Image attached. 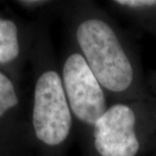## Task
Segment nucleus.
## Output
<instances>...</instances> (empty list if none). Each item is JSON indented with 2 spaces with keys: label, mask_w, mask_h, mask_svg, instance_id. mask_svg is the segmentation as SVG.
Instances as JSON below:
<instances>
[{
  "label": "nucleus",
  "mask_w": 156,
  "mask_h": 156,
  "mask_svg": "<svg viewBox=\"0 0 156 156\" xmlns=\"http://www.w3.org/2000/svg\"><path fill=\"white\" fill-rule=\"evenodd\" d=\"M57 13L112 102L151 98L132 41L107 10L94 1L73 0L60 1Z\"/></svg>",
  "instance_id": "1"
},
{
  "label": "nucleus",
  "mask_w": 156,
  "mask_h": 156,
  "mask_svg": "<svg viewBox=\"0 0 156 156\" xmlns=\"http://www.w3.org/2000/svg\"><path fill=\"white\" fill-rule=\"evenodd\" d=\"M39 18L30 58L33 92L29 113L34 149L38 156H66L75 126L50 35L49 16Z\"/></svg>",
  "instance_id": "2"
},
{
  "label": "nucleus",
  "mask_w": 156,
  "mask_h": 156,
  "mask_svg": "<svg viewBox=\"0 0 156 156\" xmlns=\"http://www.w3.org/2000/svg\"><path fill=\"white\" fill-rule=\"evenodd\" d=\"M83 156H147L156 151V98L112 102L82 147Z\"/></svg>",
  "instance_id": "3"
},
{
  "label": "nucleus",
  "mask_w": 156,
  "mask_h": 156,
  "mask_svg": "<svg viewBox=\"0 0 156 156\" xmlns=\"http://www.w3.org/2000/svg\"><path fill=\"white\" fill-rule=\"evenodd\" d=\"M59 64L65 94L74 120L75 134L81 147H83L93 126L112 102L104 87L72 43H68Z\"/></svg>",
  "instance_id": "4"
},
{
  "label": "nucleus",
  "mask_w": 156,
  "mask_h": 156,
  "mask_svg": "<svg viewBox=\"0 0 156 156\" xmlns=\"http://www.w3.org/2000/svg\"><path fill=\"white\" fill-rule=\"evenodd\" d=\"M34 152L30 113L20 82L0 69V156H32Z\"/></svg>",
  "instance_id": "5"
},
{
  "label": "nucleus",
  "mask_w": 156,
  "mask_h": 156,
  "mask_svg": "<svg viewBox=\"0 0 156 156\" xmlns=\"http://www.w3.org/2000/svg\"><path fill=\"white\" fill-rule=\"evenodd\" d=\"M39 24V17L34 23H26L0 14V69L17 82L30 62Z\"/></svg>",
  "instance_id": "6"
},
{
  "label": "nucleus",
  "mask_w": 156,
  "mask_h": 156,
  "mask_svg": "<svg viewBox=\"0 0 156 156\" xmlns=\"http://www.w3.org/2000/svg\"><path fill=\"white\" fill-rule=\"evenodd\" d=\"M107 4L156 38V0H112Z\"/></svg>",
  "instance_id": "7"
},
{
  "label": "nucleus",
  "mask_w": 156,
  "mask_h": 156,
  "mask_svg": "<svg viewBox=\"0 0 156 156\" xmlns=\"http://www.w3.org/2000/svg\"><path fill=\"white\" fill-rule=\"evenodd\" d=\"M15 5L21 9L32 13H37L41 16H50L53 12L57 13L60 1H49V0H20L14 1Z\"/></svg>",
  "instance_id": "8"
},
{
  "label": "nucleus",
  "mask_w": 156,
  "mask_h": 156,
  "mask_svg": "<svg viewBox=\"0 0 156 156\" xmlns=\"http://www.w3.org/2000/svg\"><path fill=\"white\" fill-rule=\"evenodd\" d=\"M148 87L150 89L152 95L156 98V70H151L146 76Z\"/></svg>",
  "instance_id": "9"
},
{
  "label": "nucleus",
  "mask_w": 156,
  "mask_h": 156,
  "mask_svg": "<svg viewBox=\"0 0 156 156\" xmlns=\"http://www.w3.org/2000/svg\"><path fill=\"white\" fill-rule=\"evenodd\" d=\"M147 156H156V151H154V152H153V153L149 154V155H147Z\"/></svg>",
  "instance_id": "10"
}]
</instances>
